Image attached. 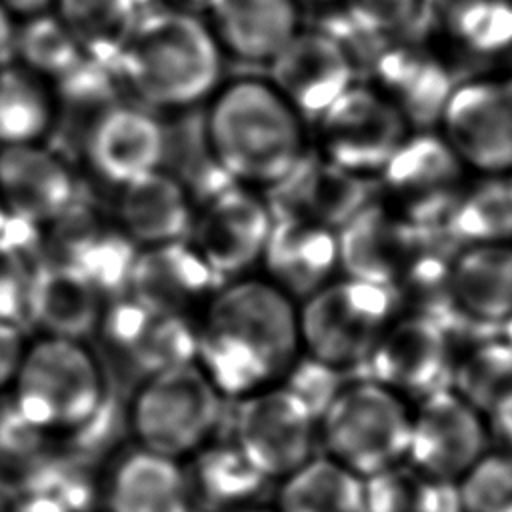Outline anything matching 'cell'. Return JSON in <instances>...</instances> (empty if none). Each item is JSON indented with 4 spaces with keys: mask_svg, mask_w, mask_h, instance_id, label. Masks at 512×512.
Listing matches in <instances>:
<instances>
[{
    "mask_svg": "<svg viewBox=\"0 0 512 512\" xmlns=\"http://www.w3.org/2000/svg\"><path fill=\"white\" fill-rule=\"evenodd\" d=\"M302 354L298 302L264 276L222 282L196 318V364L224 398L282 382Z\"/></svg>",
    "mask_w": 512,
    "mask_h": 512,
    "instance_id": "cell-1",
    "label": "cell"
},
{
    "mask_svg": "<svg viewBox=\"0 0 512 512\" xmlns=\"http://www.w3.org/2000/svg\"><path fill=\"white\" fill-rule=\"evenodd\" d=\"M202 132L218 168L234 184L260 192L280 182L310 148L306 120L268 78L218 86Z\"/></svg>",
    "mask_w": 512,
    "mask_h": 512,
    "instance_id": "cell-2",
    "label": "cell"
},
{
    "mask_svg": "<svg viewBox=\"0 0 512 512\" xmlns=\"http://www.w3.org/2000/svg\"><path fill=\"white\" fill-rule=\"evenodd\" d=\"M116 72L146 106L186 110L216 92L222 50L210 26L196 14L154 4L140 10L116 60Z\"/></svg>",
    "mask_w": 512,
    "mask_h": 512,
    "instance_id": "cell-3",
    "label": "cell"
},
{
    "mask_svg": "<svg viewBox=\"0 0 512 512\" xmlns=\"http://www.w3.org/2000/svg\"><path fill=\"white\" fill-rule=\"evenodd\" d=\"M14 410L48 440L76 438L110 402L106 374L82 340L38 336L10 386Z\"/></svg>",
    "mask_w": 512,
    "mask_h": 512,
    "instance_id": "cell-4",
    "label": "cell"
},
{
    "mask_svg": "<svg viewBox=\"0 0 512 512\" xmlns=\"http://www.w3.org/2000/svg\"><path fill=\"white\" fill-rule=\"evenodd\" d=\"M224 396L196 362L144 376L124 422L134 446L186 462L216 440Z\"/></svg>",
    "mask_w": 512,
    "mask_h": 512,
    "instance_id": "cell-5",
    "label": "cell"
},
{
    "mask_svg": "<svg viewBox=\"0 0 512 512\" xmlns=\"http://www.w3.org/2000/svg\"><path fill=\"white\" fill-rule=\"evenodd\" d=\"M412 406L368 376L346 380L318 418V448L362 480L400 466L406 462Z\"/></svg>",
    "mask_w": 512,
    "mask_h": 512,
    "instance_id": "cell-6",
    "label": "cell"
},
{
    "mask_svg": "<svg viewBox=\"0 0 512 512\" xmlns=\"http://www.w3.org/2000/svg\"><path fill=\"white\" fill-rule=\"evenodd\" d=\"M396 314L392 288L338 274L298 302L302 354L344 374L360 370Z\"/></svg>",
    "mask_w": 512,
    "mask_h": 512,
    "instance_id": "cell-7",
    "label": "cell"
},
{
    "mask_svg": "<svg viewBox=\"0 0 512 512\" xmlns=\"http://www.w3.org/2000/svg\"><path fill=\"white\" fill-rule=\"evenodd\" d=\"M472 174L436 128L412 130L374 178L376 196L422 232H442Z\"/></svg>",
    "mask_w": 512,
    "mask_h": 512,
    "instance_id": "cell-8",
    "label": "cell"
},
{
    "mask_svg": "<svg viewBox=\"0 0 512 512\" xmlns=\"http://www.w3.org/2000/svg\"><path fill=\"white\" fill-rule=\"evenodd\" d=\"M436 130L472 176H510L512 70L488 68L458 80Z\"/></svg>",
    "mask_w": 512,
    "mask_h": 512,
    "instance_id": "cell-9",
    "label": "cell"
},
{
    "mask_svg": "<svg viewBox=\"0 0 512 512\" xmlns=\"http://www.w3.org/2000/svg\"><path fill=\"white\" fill-rule=\"evenodd\" d=\"M316 150L340 168L374 180L412 132L370 82H354L316 120Z\"/></svg>",
    "mask_w": 512,
    "mask_h": 512,
    "instance_id": "cell-10",
    "label": "cell"
},
{
    "mask_svg": "<svg viewBox=\"0 0 512 512\" xmlns=\"http://www.w3.org/2000/svg\"><path fill=\"white\" fill-rule=\"evenodd\" d=\"M230 440L268 482H278L316 454L318 420L276 384L236 400Z\"/></svg>",
    "mask_w": 512,
    "mask_h": 512,
    "instance_id": "cell-11",
    "label": "cell"
},
{
    "mask_svg": "<svg viewBox=\"0 0 512 512\" xmlns=\"http://www.w3.org/2000/svg\"><path fill=\"white\" fill-rule=\"evenodd\" d=\"M272 224L260 190L230 184L196 206L186 242L218 280H234L260 264Z\"/></svg>",
    "mask_w": 512,
    "mask_h": 512,
    "instance_id": "cell-12",
    "label": "cell"
},
{
    "mask_svg": "<svg viewBox=\"0 0 512 512\" xmlns=\"http://www.w3.org/2000/svg\"><path fill=\"white\" fill-rule=\"evenodd\" d=\"M490 442L486 414L448 386L412 406L406 464L422 476L458 482Z\"/></svg>",
    "mask_w": 512,
    "mask_h": 512,
    "instance_id": "cell-13",
    "label": "cell"
},
{
    "mask_svg": "<svg viewBox=\"0 0 512 512\" xmlns=\"http://www.w3.org/2000/svg\"><path fill=\"white\" fill-rule=\"evenodd\" d=\"M452 360V332L422 316L396 314L360 370L416 404L450 386Z\"/></svg>",
    "mask_w": 512,
    "mask_h": 512,
    "instance_id": "cell-14",
    "label": "cell"
},
{
    "mask_svg": "<svg viewBox=\"0 0 512 512\" xmlns=\"http://www.w3.org/2000/svg\"><path fill=\"white\" fill-rule=\"evenodd\" d=\"M370 84L406 118L412 130L436 128L458 82L456 68L426 40L386 42L368 62Z\"/></svg>",
    "mask_w": 512,
    "mask_h": 512,
    "instance_id": "cell-15",
    "label": "cell"
},
{
    "mask_svg": "<svg viewBox=\"0 0 512 512\" xmlns=\"http://www.w3.org/2000/svg\"><path fill=\"white\" fill-rule=\"evenodd\" d=\"M272 86L308 120H316L358 78L352 54L322 28H302L268 64Z\"/></svg>",
    "mask_w": 512,
    "mask_h": 512,
    "instance_id": "cell-16",
    "label": "cell"
},
{
    "mask_svg": "<svg viewBox=\"0 0 512 512\" xmlns=\"http://www.w3.org/2000/svg\"><path fill=\"white\" fill-rule=\"evenodd\" d=\"M426 42L454 68H502L512 58V0H424Z\"/></svg>",
    "mask_w": 512,
    "mask_h": 512,
    "instance_id": "cell-17",
    "label": "cell"
},
{
    "mask_svg": "<svg viewBox=\"0 0 512 512\" xmlns=\"http://www.w3.org/2000/svg\"><path fill=\"white\" fill-rule=\"evenodd\" d=\"M374 180L352 174L308 148L264 198L274 218H298L338 230L376 196Z\"/></svg>",
    "mask_w": 512,
    "mask_h": 512,
    "instance_id": "cell-18",
    "label": "cell"
},
{
    "mask_svg": "<svg viewBox=\"0 0 512 512\" xmlns=\"http://www.w3.org/2000/svg\"><path fill=\"white\" fill-rule=\"evenodd\" d=\"M430 234L374 196L338 228L340 274L392 288Z\"/></svg>",
    "mask_w": 512,
    "mask_h": 512,
    "instance_id": "cell-19",
    "label": "cell"
},
{
    "mask_svg": "<svg viewBox=\"0 0 512 512\" xmlns=\"http://www.w3.org/2000/svg\"><path fill=\"white\" fill-rule=\"evenodd\" d=\"M100 330L142 376L196 362V320L128 294L106 306Z\"/></svg>",
    "mask_w": 512,
    "mask_h": 512,
    "instance_id": "cell-20",
    "label": "cell"
},
{
    "mask_svg": "<svg viewBox=\"0 0 512 512\" xmlns=\"http://www.w3.org/2000/svg\"><path fill=\"white\" fill-rule=\"evenodd\" d=\"M166 128L148 110L112 104L98 112L84 136V156L94 174L122 186L162 168Z\"/></svg>",
    "mask_w": 512,
    "mask_h": 512,
    "instance_id": "cell-21",
    "label": "cell"
},
{
    "mask_svg": "<svg viewBox=\"0 0 512 512\" xmlns=\"http://www.w3.org/2000/svg\"><path fill=\"white\" fill-rule=\"evenodd\" d=\"M76 180L60 154L40 144L0 146V206L36 228L76 202Z\"/></svg>",
    "mask_w": 512,
    "mask_h": 512,
    "instance_id": "cell-22",
    "label": "cell"
},
{
    "mask_svg": "<svg viewBox=\"0 0 512 512\" xmlns=\"http://www.w3.org/2000/svg\"><path fill=\"white\" fill-rule=\"evenodd\" d=\"M104 312L106 296L74 266L60 260L34 266L24 316L42 336L86 342L100 330Z\"/></svg>",
    "mask_w": 512,
    "mask_h": 512,
    "instance_id": "cell-23",
    "label": "cell"
},
{
    "mask_svg": "<svg viewBox=\"0 0 512 512\" xmlns=\"http://www.w3.org/2000/svg\"><path fill=\"white\" fill-rule=\"evenodd\" d=\"M260 264L264 278L300 302L340 274L338 230L298 218H274Z\"/></svg>",
    "mask_w": 512,
    "mask_h": 512,
    "instance_id": "cell-24",
    "label": "cell"
},
{
    "mask_svg": "<svg viewBox=\"0 0 512 512\" xmlns=\"http://www.w3.org/2000/svg\"><path fill=\"white\" fill-rule=\"evenodd\" d=\"M220 286L214 272L186 242L140 248L124 294L170 312L192 316Z\"/></svg>",
    "mask_w": 512,
    "mask_h": 512,
    "instance_id": "cell-25",
    "label": "cell"
},
{
    "mask_svg": "<svg viewBox=\"0 0 512 512\" xmlns=\"http://www.w3.org/2000/svg\"><path fill=\"white\" fill-rule=\"evenodd\" d=\"M208 26L222 52L268 64L300 30L298 0H208Z\"/></svg>",
    "mask_w": 512,
    "mask_h": 512,
    "instance_id": "cell-26",
    "label": "cell"
},
{
    "mask_svg": "<svg viewBox=\"0 0 512 512\" xmlns=\"http://www.w3.org/2000/svg\"><path fill=\"white\" fill-rule=\"evenodd\" d=\"M56 232V258L88 276L104 296L126 290L138 246L120 230L106 224L92 210L80 208L76 202L52 224Z\"/></svg>",
    "mask_w": 512,
    "mask_h": 512,
    "instance_id": "cell-27",
    "label": "cell"
},
{
    "mask_svg": "<svg viewBox=\"0 0 512 512\" xmlns=\"http://www.w3.org/2000/svg\"><path fill=\"white\" fill-rule=\"evenodd\" d=\"M104 512H192L186 462L134 446L106 474Z\"/></svg>",
    "mask_w": 512,
    "mask_h": 512,
    "instance_id": "cell-28",
    "label": "cell"
},
{
    "mask_svg": "<svg viewBox=\"0 0 512 512\" xmlns=\"http://www.w3.org/2000/svg\"><path fill=\"white\" fill-rule=\"evenodd\" d=\"M194 210L188 188L158 168L120 186L116 224L138 248L162 246L186 240Z\"/></svg>",
    "mask_w": 512,
    "mask_h": 512,
    "instance_id": "cell-29",
    "label": "cell"
},
{
    "mask_svg": "<svg viewBox=\"0 0 512 512\" xmlns=\"http://www.w3.org/2000/svg\"><path fill=\"white\" fill-rule=\"evenodd\" d=\"M450 280L468 328H500L512 316V242L456 246Z\"/></svg>",
    "mask_w": 512,
    "mask_h": 512,
    "instance_id": "cell-30",
    "label": "cell"
},
{
    "mask_svg": "<svg viewBox=\"0 0 512 512\" xmlns=\"http://www.w3.org/2000/svg\"><path fill=\"white\" fill-rule=\"evenodd\" d=\"M442 234H430L392 284L398 314H414L438 322L454 338L468 328L460 318L450 280L452 250L440 242Z\"/></svg>",
    "mask_w": 512,
    "mask_h": 512,
    "instance_id": "cell-31",
    "label": "cell"
},
{
    "mask_svg": "<svg viewBox=\"0 0 512 512\" xmlns=\"http://www.w3.org/2000/svg\"><path fill=\"white\" fill-rule=\"evenodd\" d=\"M58 118L52 82L18 60L0 68V146L40 144Z\"/></svg>",
    "mask_w": 512,
    "mask_h": 512,
    "instance_id": "cell-32",
    "label": "cell"
},
{
    "mask_svg": "<svg viewBox=\"0 0 512 512\" xmlns=\"http://www.w3.org/2000/svg\"><path fill=\"white\" fill-rule=\"evenodd\" d=\"M276 512H364V480L316 452L278 480Z\"/></svg>",
    "mask_w": 512,
    "mask_h": 512,
    "instance_id": "cell-33",
    "label": "cell"
},
{
    "mask_svg": "<svg viewBox=\"0 0 512 512\" xmlns=\"http://www.w3.org/2000/svg\"><path fill=\"white\" fill-rule=\"evenodd\" d=\"M186 470L194 500H202L208 510L258 502L268 484L232 440H212L190 458Z\"/></svg>",
    "mask_w": 512,
    "mask_h": 512,
    "instance_id": "cell-34",
    "label": "cell"
},
{
    "mask_svg": "<svg viewBox=\"0 0 512 512\" xmlns=\"http://www.w3.org/2000/svg\"><path fill=\"white\" fill-rule=\"evenodd\" d=\"M440 234L452 246L512 242V184L508 176L470 180Z\"/></svg>",
    "mask_w": 512,
    "mask_h": 512,
    "instance_id": "cell-35",
    "label": "cell"
},
{
    "mask_svg": "<svg viewBox=\"0 0 512 512\" xmlns=\"http://www.w3.org/2000/svg\"><path fill=\"white\" fill-rule=\"evenodd\" d=\"M450 388L484 414L512 388V348L500 332L480 330L468 338H454Z\"/></svg>",
    "mask_w": 512,
    "mask_h": 512,
    "instance_id": "cell-36",
    "label": "cell"
},
{
    "mask_svg": "<svg viewBox=\"0 0 512 512\" xmlns=\"http://www.w3.org/2000/svg\"><path fill=\"white\" fill-rule=\"evenodd\" d=\"M54 8L84 56L116 70L140 14L138 0H56Z\"/></svg>",
    "mask_w": 512,
    "mask_h": 512,
    "instance_id": "cell-37",
    "label": "cell"
},
{
    "mask_svg": "<svg viewBox=\"0 0 512 512\" xmlns=\"http://www.w3.org/2000/svg\"><path fill=\"white\" fill-rule=\"evenodd\" d=\"M84 58L56 14L30 16L16 30V60L52 84L70 74Z\"/></svg>",
    "mask_w": 512,
    "mask_h": 512,
    "instance_id": "cell-38",
    "label": "cell"
},
{
    "mask_svg": "<svg viewBox=\"0 0 512 512\" xmlns=\"http://www.w3.org/2000/svg\"><path fill=\"white\" fill-rule=\"evenodd\" d=\"M456 486L462 512H512V450L490 446Z\"/></svg>",
    "mask_w": 512,
    "mask_h": 512,
    "instance_id": "cell-39",
    "label": "cell"
},
{
    "mask_svg": "<svg viewBox=\"0 0 512 512\" xmlns=\"http://www.w3.org/2000/svg\"><path fill=\"white\" fill-rule=\"evenodd\" d=\"M374 44L402 38L420 22L424 0H342L336 4Z\"/></svg>",
    "mask_w": 512,
    "mask_h": 512,
    "instance_id": "cell-40",
    "label": "cell"
},
{
    "mask_svg": "<svg viewBox=\"0 0 512 512\" xmlns=\"http://www.w3.org/2000/svg\"><path fill=\"white\" fill-rule=\"evenodd\" d=\"M346 382L344 372L312 358L300 354L282 378V386L294 394L318 420L330 406L342 384Z\"/></svg>",
    "mask_w": 512,
    "mask_h": 512,
    "instance_id": "cell-41",
    "label": "cell"
},
{
    "mask_svg": "<svg viewBox=\"0 0 512 512\" xmlns=\"http://www.w3.org/2000/svg\"><path fill=\"white\" fill-rule=\"evenodd\" d=\"M420 474L406 462L364 478V512H416Z\"/></svg>",
    "mask_w": 512,
    "mask_h": 512,
    "instance_id": "cell-42",
    "label": "cell"
},
{
    "mask_svg": "<svg viewBox=\"0 0 512 512\" xmlns=\"http://www.w3.org/2000/svg\"><path fill=\"white\" fill-rule=\"evenodd\" d=\"M34 266L24 250L0 238V320L18 322L24 316Z\"/></svg>",
    "mask_w": 512,
    "mask_h": 512,
    "instance_id": "cell-43",
    "label": "cell"
},
{
    "mask_svg": "<svg viewBox=\"0 0 512 512\" xmlns=\"http://www.w3.org/2000/svg\"><path fill=\"white\" fill-rule=\"evenodd\" d=\"M28 340L18 322L0 320V394L8 392L22 362Z\"/></svg>",
    "mask_w": 512,
    "mask_h": 512,
    "instance_id": "cell-44",
    "label": "cell"
},
{
    "mask_svg": "<svg viewBox=\"0 0 512 512\" xmlns=\"http://www.w3.org/2000/svg\"><path fill=\"white\" fill-rule=\"evenodd\" d=\"M492 440L512 450V388L502 394L486 412Z\"/></svg>",
    "mask_w": 512,
    "mask_h": 512,
    "instance_id": "cell-45",
    "label": "cell"
},
{
    "mask_svg": "<svg viewBox=\"0 0 512 512\" xmlns=\"http://www.w3.org/2000/svg\"><path fill=\"white\" fill-rule=\"evenodd\" d=\"M4 512H72V510L60 500L44 492L24 488L20 494L10 498V502L4 506Z\"/></svg>",
    "mask_w": 512,
    "mask_h": 512,
    "instance_id": "cell-46",
    "label": "cell"
},
{
    "mask_svg": "<svg viewBox=\"0 0 512 512\" xmlns=\"http://www.w3.org/2000/svg\"><path fill=\"white\" fill-rule=\"evenodd\" d=\"M16 30L12 14L0 4V68L16 60Z\"/></svg>",
    "mask_w": 512,
    "mask_h": 512,
    "instance_id": "cell-47",
    "label": "cell"
},
{
    "mask_svg": "<svg viewBox=\"0 0 512 512\" xmlns=\"http://www.w3.org/2000/svg\"><path fill=\"white\" fill-rule=\"evenodd\" d=\"M0 4L10 12V14H20V16H36L48 12L56 0H0Z\"/></svg>",
    "mask_w": 512,
    "mask_h": 512,
    "instance_id": "cell-48",
    "label": "cell"
},
{
    "mask_svg": "<svg viewBox=\"0 0 512 512\" xmlns=\"http://www.w3.org/2000/svg\"><path fill=\"white\" fill-rule=\"evenodd\" d=\"M208 512H276L274 506H266L260 502H252V504H244V506H234V508H222V510H208Z\"/></svg>",
    "mask_w": 512,
    "mask_h": 512,
    "instance_id": "cell-49",
    "label": "cell"
},
{
    "mask_svg": "<svg viewBox=\"0 0 512 512\" xmlns=\"http://www.w3.org/2000/svg\"><path fill=\"white\" fill-rule=\"evenodd\" d=\"M500 334H502V338L508 342V346L512 348V316L500 326Z\"/></svg>",
    "mask_w": 512,
    "mask_h": 512,
    "instance_id": "cell-50",
    "label": "cell"
},
{
    "mask_svg": "<svg viewBox=\"0 0 512 512\" xmlns=\"http://www.w3.org/2000/svg\"><path fill=\"white\" fill-rule=\"evenodd\" d=\"M300 4L304 2V4H312V6H336V4H340L342 0H298Z\"/></svg>",
    "mask_w": 512,
    "mask_h": 512,
    "instance_id": "cell-51",
    "label": "cell"
},
{
    "mask_svg": "<svg viewBox=\"0 0 512 512\" xmlns=\"http://www.w3.org/2000/svg\"><path fill=\"white\" fill-rule=\"evenodd\" d=\"M182 2L188 4V6H204V8L208 4V0H182Z\"/></svg>",
    "mask_w": 512,
    "mask_h": 512,
    "instance_id": "cell-52",
    "label": "cell"
},
{
    "mask_svg": "<svg viewBox=\"0 0 512 512\" xmlns=\"http://www.w3.org/2000/svg\"><path fill=\"white\" fill-rule=\"evenodd\" d=\"M508 180H510V184H512V174H510V176H508Z\"/></svg>",
    "mask_w": 512,
    "mask_h": 512,
    "instance_id": "cell-53",
    "label": "cell"
},
{
    "mask_svg": "<svg viewBox=\"0 0 512 512\" xmlns=\"http://www.w3.org/2000/svg\"><path fill=\"white\" fill-rule=\"evenodd\" d=\"M92 512H96V510H92ZM102 512H104V510H102Z\"/></svg>",
    "mask_w": 512,
    "mask_h": 512,
    "instance_id": "cell-54",
    "label": "cell"
}]
</instances>
